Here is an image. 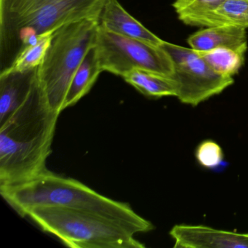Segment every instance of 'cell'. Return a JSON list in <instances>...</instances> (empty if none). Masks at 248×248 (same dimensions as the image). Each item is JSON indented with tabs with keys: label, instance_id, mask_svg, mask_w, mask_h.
I'll return each instance as SVG.
<instances>
[{
	"label": "cell",
	"instance_id": "7",
	"mask_svg": "<svg viewBox=\"0 0 248 248\" xmlns=\"http://www.w3.org/2000/svg\"><path fill=\"white\" fill-rule=\"evenodd\" d=\"M160 46L172 60L171 78L176 83V97L181 102L195 107L233 83L232 77L216 73L194 49L165 41Z\"/></svg>",
	"mask_w": 248,
	"mask_h": 248
},
{
	"label": "cell",
	"instance_id": "13",
	"mask_svg": "<svg viewBox=\"0 0 248 248\" xmlns=\"http://www.w3.org/2000/svg\"><path fill=\"white\" fill-rule=\"evenodd\" d=\"M190 26L248 28V0H225L214 11L193 21Z\"/></svg>",
	"mask_w": 248,
	"mask_h": 248
},
{
	"label": "cell",
	"instance_id": "15",
	"mask_svg": "<svg viewBox=\"0 0 248 248\" xmlns=\"http://www.w3.org/2000/svg\"><path fill=\"white\" fill-rule=\"evenodd\" d=\"M55 31L41 34L37 43L23 48L17 55L8 67L1 74L11 72H24L37 69L46 57L47 50L51 44Z\"/></svg>",
	"mask_w": 248,
	"mask_h": 248
},
{
	"label": "cell",
	"instance_id": "17",
	"mask_svg": "<svg viewBox=\"0 0 248 248\" xmlns=\"http://www.w3.org/2000/svg\"><path fill=\"white\" fill-rule=\"evenodd\" d=\"M225 0H175L172 4L178 18L189 25L198 18L214 11Z\"/></svg>",
	"mask_w": 248,
	"mask_h": 248
},
{
	"label": "cell",
	"instance_id": "2",
	"mask_svg": "<svg viewBox=\"0 0 248 248\" xmlns=\"http://www.w3.org/2000/svg\"><path fill=\"white\" fill-rule=\"evenodd\" d=\"M0 194L21 217H27L34 207H58L96 212L137 225L145 232L154 229L127 203L111 200L77 180L49 170L18 185L0 186Z\"/></svg>",
	"mask_w": 248,
	"mask_h": 248
},
{
	"label": "cell",
	"instance_id": "4",
	"mask_svg": "<svg viewBox=\"0 0 248 248\" xmlns=\"http://www.w3.org/2000/svg\"><path fill=\"white\" fill-rule=\"evenodd\" d=\"M98 18H86L61 27L53 34L46 57L37 69L39 83L50 107L62 112L72 78L95 46Z\"/></svg>",
	"mask_w": 248,
	"mask_h": 248
},
{
	"label": "cell",
	"instance_id": "16",
	"mask_svg": "<svg viewBox=\"0 0 248 248\" xmlns=\"http://www.w3.org/2000/svg\"><path fill=\"white\" fill-rule=\"evenodd\" d=\"M199 53L216 73L223 76L236 75L245 62V55L224 47Z\"/></svg>",
	"mask_w": 248,
	"mask_h": 248
},
{
	"label": "cell",
	"instance_id": "9",
	"mask_svg": "<svg viewBox=\"0 0 248 248\" xmlns=\"http://www.w3.org/2000/svg\"><path fill=\"white\" fill-rule=\"evenodd\" d=\"M37 69L0 75V125L30 98L39 82Z\"/></svg>",
	"mask_w": 248,
	"mask_h": 248
},
{
	"label": "cell",
	"instance_id": "3",
	"mask_svg": "<svg viewBox=\"0 0 248 248\" xmlns=\"http://www.w3.org/2000/svg\"><path fill=\"white\" fill-rule=\"evenodd\" d=\"M27 216L43 231L73 248H142L135 238L140 226L96 212L58 207H36Z\"/></svg>",
	"mask_w": 248,
	"mask_h": 248
},
{
	"label": "cell",
	"instance_id": "14",
	"mask_svg": "<svg viewBox=\"0 0 248 248\" xmlns=\"http://www.w3.org/2000/svg\"><path fill=\"white\" fill-rule=\"evenodd\" d=\"M123 78L127 83L146 96L152 98L176 97V83L172 78L139 69H133L126 74Z\"/></svg>",
	"mask_w": 248,
	"mask_h": 248
},
{
	"label": "cell",
	"instance_id": "19",
	"mask_svg": "<svg viewBox=\"0 0 248 248\" xmlns=\"http://www.w3.org/2000/svg\"><path fill=\"white\" fill-rule=\"evenodd\" d=\"M196 159L200 165L208 169H215L223 163V155L220 146L211 140L202 142L196 149Z\"/></svg>",
	"mask_w": 248,
	"mask_h": 248
},
{
	"label": "cell",
	"instance_id": "1",
	"mask_svg": "<svg viewBox=\"0 0 248 248\" xmlns=\"http://www.w3.org/2000/svg\"><path fill=\"white\" fill-rule=\"evenodd\" d=\"M60 114L38 82L24 105L0 125V186L18 185L48 170Z\"/></svg>",
	"mask_w": 248,
	"mask_h": 248
},
{
	"label": "cell",
	"instance_id": "11",
	"mask_svg": "<svg viewBox=\"0 0 248 248\" xmlns=\"http://www.w3.org/2000/svg\"><path fill=\"white\" fill-rule=\"evenodd\" d=\"M187 42L198 52L224 47L245 55L248 50L246 29L233 26L207 27L190 36Z\"/></svg>",
	"mask_w": 248,
	"mask_h": 248
},
{
	"label": "cell",
	"instance_id": "10",
	"mask_svg": "<svg viewBox=\"0 0 248 248\" xmlns=\"http://www.w3.org/2000/svg\"><path fill=\"white\" fill-rule=\"evenodd\" d=\"M100 27L111 32L160 46L163 40L156 37L130 15L118 0H107L100 14Z\"/></svg>",
	"mask_w": 248,
	"mask_h": 248
},
{
	"label": "cell",
	"instance_id": "6",
	"mask_svg": "<svg viewBox=\"0 0 248 248\" xmlns=\"http://www.w3.org/2000/svg\"><path fill=\"white\" fill-rule=\"evenodd\" d=\"M95 50L102 72L124 77L133 69H143L172 78L173 64L161 46L124 37L100 27Z\"/></svg>",
	"mask_w": 248,
	"mask_h": 248
},
{
	"label": "cell",
	"instance_id": "18",
	"mask_svg": "<svg viewBox=\"0 0 248 248\" xmlns=\"http://www.w3.org/2000/svg\"><path fill=\"white\" fill-rule=\"evenodd\" d=\"M46 0H0V27L31 12Z\"/></svg>",
	"mask_w": 248,
	"mask_h": 248
},
{
	"label": "cell",
	"instance_id": "12",
	"mask_svg": "<svg viewBox=\"0 0 248 248\" xmlns=\"http://www.w3.org/2000/svg\"><path fill=\"white\" fill-rule=\"evenodd\" d=\"M102 72L97 58L95 46L87 53L69 85L63 108L72 107L89 93Z\"/></svg>",
	"mask_w": 248,
	"mask_h": 248
},
{
	"label": "cell",
	"instance_id": "8",
	"mask_svg": "<svg viewBox=\"0 0 248 248\" xmlns=\"http://www.w3.org/2000/svg\"><path fill=\"white\" fill-rule=\"evenodd\" d=\"M170 234L175 248H248V233L217 230L207 226L177 225Z\"/></svg>",
	"mask_w": 248,
	"mask_h": 248
},
{
	"label": "cell",
	"instance_id": "5",
	"mask_svg": "<svg viewBox=\"0 0 248 248\" xmlns=\"http://www.w3.org/2000/svg\"><path fill=\"white\" fill-rule=\"evenodd\" d=\"M107 0H46L27 15L0 28L2 63L9 66L41 34L86 18H98Z\"/></svg>",
	"mask_w": 248,
	"mask_h": 248
}]
</instances>
